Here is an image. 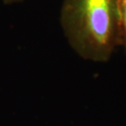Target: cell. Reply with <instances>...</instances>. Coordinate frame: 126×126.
I'll return each instance as SVG.
<instances>
[{"label":"cell","instance_id":"1","mask_svg":"<svg viewBox=\"0 0 126 126\" xmlns=\"http://www.w3.org/2000/svg\"><path fill=\"white\" fill-rule=\"evenodd\" d=\"M61 24L70 47L85 60L106 62L121 45L120 0H64Z\"/></svg>","mask_w":126,"mask_h":126},{"label":"cell","instance_id":"2","mask_svg":"<svg viewBox=\"0 0 126 126\" xmlns=\"http://www.w3.org/2000/svg\"><path fill=\"white\" fill-rule=\"evenodd\" d=\"M120 24H121V45L126 52V0H120Z\"/></svg>","mask_w":126,"mask_h":126},{"label":"cell","instance_id":"3","mask_svg":"<svg viewBox=\"0 0 126 126\" xmlns=\"http://www.w3.org/2000/svg\"><path fill=\"white\" fill-rule=\"evenodd\" d=\"M21 1H22V0H2V2H3L5 4H12V3H15V2H21Z\"/></svg>","mask_w":126,"mask_h":126}]
</instances>
